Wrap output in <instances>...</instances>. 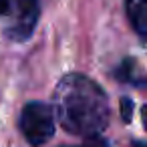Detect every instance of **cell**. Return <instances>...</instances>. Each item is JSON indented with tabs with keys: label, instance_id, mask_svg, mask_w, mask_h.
I'll list each match as a JSON object with an SVG mask.
<instances>
[{
	"label": "cell",
	"instance_id": "1",
	"mask_svg": "<svg viewBox=\"0 0 147 147\" xmlns=\"http://www.w3.org/2000/svg\"><path fill=\"white\" fill-rule=\"evenodd\" d=\"M55 117L73 135H99L109 123L105 91L85 75H67L55 91Z\"/></svg>",
	"mask_w": 147,
	"mask_h": 147
},
{
	"label": "cell",
	"instance_id": "2",
	"mask_svg": "<svg viewBox=\"0 0 147 147\" xmlns=\"http://www.w3.org/2000/svg\"><path fill=\"white\" fill-rule=\"evenodd\" d=\"M20 131L30 145H34V147L45 145L55 135L53 107L47 103H40V101L28 103L20 113Z\"/></svg>",
	"mask_w": 147,
	"mask_h": 147
},
{
	"label": "cell",
	"instance_id": "3",
	"mask_svg": "<svg viewBox=\"0 0 147 147\" xmlns=\"http://www.w3.org/2000/svg\"><path fill=\"white\" fill-rule=\"evenodd\" d=\"M16 20L8 30V36L14 40H26L38 20V0H16Z\"/></svg>",
	"mask_w": 147,
	"mask_h": 147
},
{
	"label": "cell",
	"instance_id": "4",
	"mask_svg": "<svg viewBox=\"0 0 147 147\" xmlns=\"http://www.w3.org/2000/svg\"><path fill=\"white\" fill-rule=\"evenodd\" d=\"M125 8L131 26L139 36L147 34V2L145 0H125Z\"/></svg>",
	"mask_w": 147,
	"mask_h": 147
},
{
	"label": "cell",
	"instance_id": "5",
	"mask_svg": "<svg viewBox=\"0 0 147 147\" xmlns=\"http://www.w3.org/2000/svg\"><path fill=\"white\" fill-rule=\"evenodd\" d=\"M83 147H109V145L99 135H93V137H85V145Z\"/></svg>",
	"mask_w": 147,
	"mask_h": 147
},
{
	"label": "cell",
	"instance_id": "6",
	"mask_svg": "<svg viewBox=\"0 0 147 147\" xmlns=\"http://www.w3.org/2000/svg\"><path fill=\"white\" fill-rule=\"evenodd\" d=\"M131 113H133V103L129 99H121V115H123V119L129 121L131 119Z\"/></svg>",
	"mask_w": 147,
	"mask_h": 147
},
{
	"label": "cell",
	"instance_id": "7",
	"mask_svg": "<svg viewBox=\"0 0 147 147\" xmlns=\"http://www.w3.org/2000/svg\"><path fill=\"white\" fill-rule=\"evenodd\" d=\"M8 10H10V2L8 0H0V16L8 14Z\"/></svg>",
	"mask_w": 147,
	"mask_h": 147
}]
</instances>
